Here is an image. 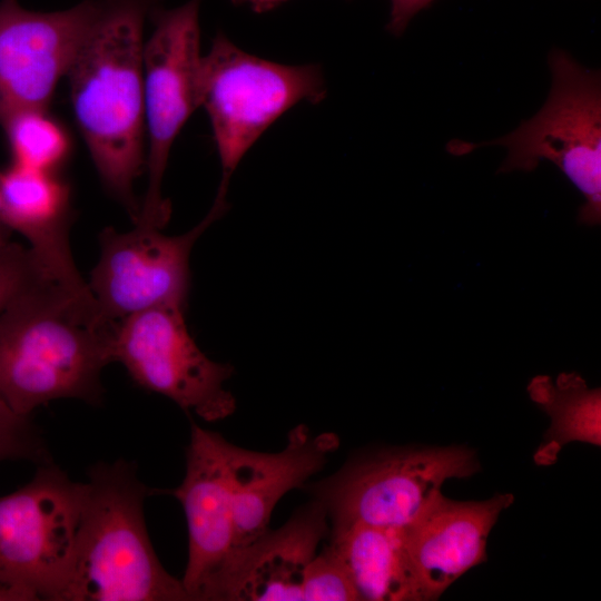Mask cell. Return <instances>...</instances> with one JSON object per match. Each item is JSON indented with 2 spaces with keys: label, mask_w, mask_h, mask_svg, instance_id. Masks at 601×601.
<instances>
[{
  "label": "cell",
  "mask_w": 601,
  "mask_h": 601,
  "mask_svg": "<svg viewBox=\"0 0 601 601\" xmlns=\"http://www.w3.org/2000/svg\"><path fill=\"white\" fill-rule=\"evenodd\" d=\"M116 324L53 280L26 290L0 313V397L23 416L62 398L101 404Z\"/></svg>",
  "instance_id": "6da1fadb"
},
{
  "label": "cell",
  "mask_w": 601,
  "mask_h": 601,
  "mask_svg": "<svg viewBox=\"0 0 601 601\" xmlns=\"http://www.w3.org/2000/svg\"><path fill=\"white\" fill-rule=\"evenodd\" d=\"M155 0H107L69 73L76 124L106 189L134 224V185L142 173L144 23Z\"/></svg>",
  "instance_id": "7a4b0ae2"
},
{
  "label": "cell",
  "mask_w": 601,
  "mask_h": 601,
  "mask_svg": "<svg viewBox=\"0 0 601 601\" xmlns=\"http://www.w3.org/2000/svg\"><path fill=\"white\" fill-rule=\"evenodd\" d=\"M82 516L59 601H187L181 580L161 565L150 542L145 500L160 491L119 459L88 470Z\"/></svg>",
  "instance_id": "3957f363"
},
{
  "label": "cell",
  "mask_w": 601,
  "mask_h": 601,
  "mask_svg": "<svg viewBox=\"0 0 601 601\" xmlns=\"http://www.w3.org/2000/svg\"><path fill=\"white\" fill-rule=\"evenodd\" d=\"M551 88L542 108L504 137L472 144L454 139L446 149L462 156L481 146L508 150L499 173L532 171L540 161L553 162L582 194L578 220L601 221V77L569 52L554 48L548 56Z\"/></svg>",
  "instance_id": "277c9868"
},
{
  "label": "cell",
  "mask_w": 601,
  "mask_h": 601,
  "mask_svg": "<svg viewBox=\"0 0 601 601\" xmlns=\"http://www.w3.org/2000/svg\"><path fill=\"white\" fill-rule=\"evenodd\" d=\"M326 93L317 65L267 60L217 33L201 58L199 78L200 107L209 117L221 166L215 201L227 204L234 171L272 124L300 102H321Z\"/></svg>",
  "instance_id": "5b68a950"
},
{
  "label": "cell",
  "mask_w": 601,
  "mask_h": 601,
  "mask_svg": "<svg viewBox=\"0 0 601 601\" xmlns=\"http://www.w3.org/2000/svg\"><path fill=\"white\" fill-rule=\"evenodd\" d=\"M86 482L52 462L0 496V601H59L70 575Z\"/></svg>",
  "instance_id": "8992f818"
},
{
  "label": "cell",
  "mask_w": 601,
  "mask_h": 601,
  "mask_svg": "<svg viewBox=\"0 0 601 601\" xmlns=\"http://www.w3.org/2000/svg\"><path fill=\"white\" fill-rule=\"evenodd\" d=\"M477 471L479 461L465 446L393 449L349 464L313 492L332 529L406 530L442 493L445 481Z\"/></svg>",
  "instance_id": "52a82bcc"
},
{
  "label": "cell",
  "mask_w": 601,
  "mask_h": 601,
  "mask_svg": "<svg viewBox=\"0 0 601 601\" xmlns=\"http://www.w3.org/2000/svg\"><path fill=\"white\" fill-rule=\"evenodd\" d=\"M200 0L155 11V27L144 43V117L148 136L145 167L148 185L137 225L161 229L170 203L161 185L170 149L178 134L200 107Z\"/></svg>",
  "instance_id": "ba28073f"
},
{
  "label": "cell",
  "mask_w": 601,
  "mask_h": 601,
  "mask_svg": "<svg viewBox=\"0 0 601 601\" xmlns=\"http://www.w3.org/2000/svg\"><path fill=\"white\" fill-rule=\"evenodd\" d=\"M179 306H157L116 324L111 358L141 388L161 394L206 422L231 415L236 400L225 388L233 367L210 359L196 344Z\"/></svg>",
  "instance_id": "9c48e42d"
},
{
  "label": "cell",
  "mask_w": 601,
  "mask_h": 601,
  "mask_svg": "<svg viewBox=\"0 0 601 601\" xmlns=\"http://www.w3.org/2000/svg\"><path fill=\"white\" fill-rule=\"evenodd\" d=\"M227 206L213 204L207 215L188 231L169 236L161 229L135 225L99 234L100 255L87 283L99 314L119 321L157 306L185 308L189 288V258L196 240Z\"/></svg>",
  "instance_id": "30bf717a"
},
{
  "label": "cell",
  "mask_w": 601,
  "mask_h": 601,
  "mask_svg": "<svg viewBox=\"0 0 601 601\" xmlns=\"http://www.w3.org/2000/svg\"><path fill=\"white\" fill-rule=\"evenodd\" d=\"M106 2L85 0L41 12L18 0H0V124L22 110L48 109Z\"/></svg>",
  "instance_id": "8fae6325"
},
{
  "label": "cell",
  "mask_w": 601,
  "mask_h": 601,
  "mask_svg": "<svg viewBox=\"0 0 601 601\" xmlns=\"http://www.w3.org/2000/svg\"><path fill=\"white\" fill-rule=\"evenodd\" d=\"M230 444L191 423L185 477L168 492L180 502L187 520L188 561L181 583L189 600H224L236 563Z\"/></svg>",
  "instance_id": "7c38bea8"
},
{
  "label": "cell",
  "mask_w": 601,
  "mask_h": 601,
  "mask_svg": "<svg viewBox=\"0 0 601 601\" xmlns=\"http://www.w3.org/2000/svg\"><path fill=\"white\" fill-rule=\"evenodd\" d=\"M337 446L335 434L313 435L305 425L290 430L285 449L276 453L230 444L236 560L268 531L272 512L278 501L321 471Z\"/></svg>",
  "instance_id": "4fadbf2b"
},
{
  "label": "cell",
  "mask_w": 601,
  "mask_h": 601,
  "mask_svg": "<svg viewBox=\"0 0 601 601\" xmlns=\"http://www.w3.org/2000/svg\"><path fill=\"white\" fill-rule=\"evenodd\" d=\"M512 494L455 501L442 493L405 530L407 551L425 601L439 599L470 569L486 561V541Z\"/></svg>",
  "instance_id": "5bb4252c"
},
{
  "label": "cell",
  "mask_w": 601,
  "mask_h": 601,
  "mask_svg": "<svg viewBox=\"0 0 601 601\" xmlns=\"http://www.w3.org/2000/svg\"><path fill=\"white\" fill-rule=\"evenodd\" d=\"M0 195L4 226L27 239L46 274L72 293L90 296L70 249L68 184L58 173L11 164L0 171Z\"/></svg>",
  "instance_id": "9a60e30c"
},
{
  "label": "cell",
  "mask_w": 601,
  "mask_h": 601,
  "mask_svg": "<svg viewBox=\"0 0 601 601\" xmlns=\"http://www.w3.org/2000/svg\"><path fill=\"white\" fill-rule=\"evenodd\" d=\"M327 520L315 499L279 529H268L238 555L224 600H302L304 573L329 532Z\"/></svg>",
  "instance_id": "2e32d148"
},
{
  "label": "cell",
  "mask_w": 601,
  "mask_h": 601,
  "mask_svg": "<svg viewBox=\"0 0 601 601\" xmlns=\"http://www.w3.org/2000/svg\"><path fill=\"white\" fill-rule=\"evenodd\" d=\"M328 548L347 571L361 600L425 601L405 530L349 525L332 529Z\"/></svg>",
  "instance_id": "e0dca14e"
},
{
  "label": "cell",
  "mask_w": 601,
  "mask_h": 601,
  "mask_svg": "<svg viewBox=\"0 0 601 601\" xmlns=\"http://www.w3.org/2000/svg\"><path fill=\"white\" fill-rule=\"evenodd\" d=\"M531 400L551 418L546 443L535 455L538 464H551L569 442L601 444V392L590 388L578 373H560L555 381L536 375L528 385Z\"/></svg>",
  "instance_id": "ac0fdd59"
},
{
  "label": "cell",
  "mask_w": 601,
  "mask_h": 601,
  "mask_svg": "<svg viewBox=\"0 0 601 601\" xmlns=\"http://www.w3.org/2000/svg\"><path fill=\"white\" fill-rule=\"evenodd\" d=\"M12 162L27 168L58 173L71 142L67 130L48 109L19 111L2 124Z\"/></svg>",
  "instance_id": "d6986e66"
},
{
  "label": "cell",
  "mask_w": 601,
  "mask_h": 601,
  "mask_svg": "<svg viewBox=\"0 0 601 601\" xmlns=\"http://www.w3.org/2000/svg\"><path fill=\"white\" fill-rule=\"evenodd\" d=\"M361 600L347 571L337 555L326 545L307 565L302 601Z\"/></svg>",
  "instance_id": "ffe728a7"
},
{
  "label": "cell",
  "mask_w": 601,
  "mask_h": 601,
  "mask_svg": "<svg viewBox=\"0 0 601 601\" xmlns=\"http://www.w3.org/2000/svg\"><path fill=\"white\" fill-rule=\"evenodd\" d=\"M27 460L45 464L51 462L40 431L30 420L14 412L0 397V462Z\"/></svg>",
  "instance_id": "44dd1931"
},
{
  "label": "cell",
  "mask_w": 601,
  "mask_h": 601,
  "mask_svg": "<svg viewBox=\"0 0 601 601\" xmlns=\"http://www.w3.org/2000/svg\"><path fill=\"white\" fill-rule=\"evenodd\" d=\"M52 280L29 247L8 240L0 244V313L19 295Z\"/></svg>",
  "instance_id": "7402d4cb"
},
{
  "label": "cell",
  "mask_w": 601,
  "mask_h": 601,
  "mask_svg": "<svg viewBox=\"0 0 601 601\" xmlns=\"http://www.w3.org/2000/svg\"><path fill=\"white\" fill-rule=\"evenodd\" d=\"M391 12L387 30L394 36H401L412 18L428 7L434 0H390Z\"/></svg>",
  "instance_id": "603a6c76"
},
{
  "label": "cell",
  "mask_w": 601,
  "mask_h": 601,
  "mask_svg": "<svg viewBox=\"0 0 601 601\" xmlns=\"http://www.w3.org/2000/svg\"><path fill=\"white\" fill-rule=\"evenodd\" d=\"M285 1L286 0H231V2L237 4H247L258 13L267 12Z\"/></svg>",
  "instance_id": "cb8c5ba5"
},
{
  "label": "cell",
  "mask_w": 601,
  "mask_h": 601,
  "mask_svg": "<svg viewBox=\"0 0 601 601\" xmlns=\"http://www.w3.org/2000/svg\"><path fill=\"white\" fill-rule=\"evenodd\" d=\"M12 231L0 224V244L10 240Z\"/></svg>",
  "instance_id": "d4e9b609"
},
{
  "label": "cell",
  "mask_w": 601,
  "mask_h": 601,
  "mask_svg": "<svg viewBox=\"0 0 601 601\" xmlns=\"http://www.w3.org/2000/svg\"><path fill=\"white\" fill-rule=\"evenodd\" d=\"M0 224L4 226V223H3V206H2L1 195H0Z\"/></svg>",
  "instance_id": "484cf974"
}]
</instances>
